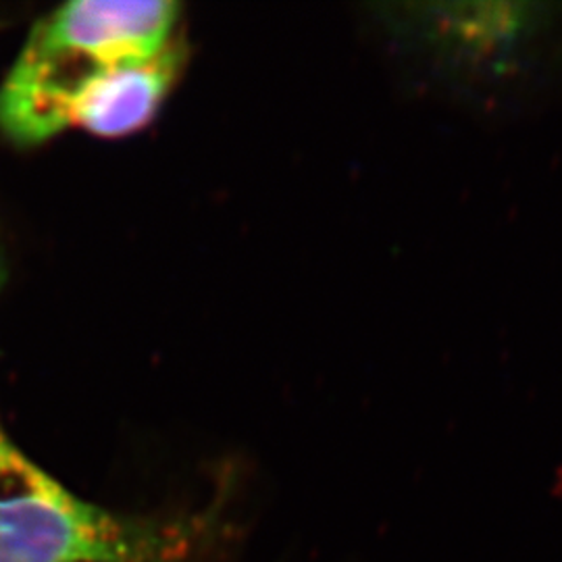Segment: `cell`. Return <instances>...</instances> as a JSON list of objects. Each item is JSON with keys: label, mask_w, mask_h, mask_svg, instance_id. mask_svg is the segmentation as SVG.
I'll return each instance as SVG.
<instances>
[{"label": "cell", "mask_w": 562, "mask_h": 562, "mask_svg": "<svg viewBox=\"0 0 562 562\" xmlns=\"http://www.w3.org/2000/svg\"><path fill=\"white\" fill-rule=\"evenodd\" d=\"M180 4L76 0L38 21L0 86V134L36 146L74 127L88 83L106 69L153 59L178 44Z\"/></svg>", "instance_id": "2"}, {"label": "cell", "mask_w": 562, "mask_h": 562, "mask_svg": "<svg viewBox=\"0 0 562 562\" xmlns=\"http://www.w3.org/2000/svg\"><path fill=\"white\" fill-rule=\"evenodd\" d=\"M0 267H2V265H0ZM0 278H2V271H0Z\"/></svg>", "instance_id": "5"}, {"label": "cell", "mask_w": 562, "mask_h": 562, "mask_svg": "<svg viewBox=\"0 0 562 562\" xmlns=\"http://www.w3.org/2000/svg\"><path fill=\"white\" fill-rule=\"evenodd\" d=\"M190 536L74 496L0 425V562H186Z\"/></svg>", "instance_id": "3"}, {"label": "cell", "mask_w": 562, "mask_h": 562, "mask_svg": "<svg viewBox=\"0 0 562 562\" xmlns=\"http://www.w3.org/2000/svg\"><path fill=\"white\" fill-rule=\"evenodd\" d=\"M429 71L485 120L521 121L562 97V0L417 4Z\"/></svg>", "instance_id": "1"}, {"label": "cell", "mask_w": 562, "mask_h": 562, "mask_svg": "<svg viewBox=\"0 0 562 562\" xmlns=\"http://www.w3.org/2000/svg\"><path fill=\"white\" fill-rule=\"evenodd\" d=\"M181 42L153 59L132 60L106 69L86 86L74 109V127L102 138H120L142 130L167 99L183 65Z\"/></svg>", "instance_id": "4"}]
</instances>
